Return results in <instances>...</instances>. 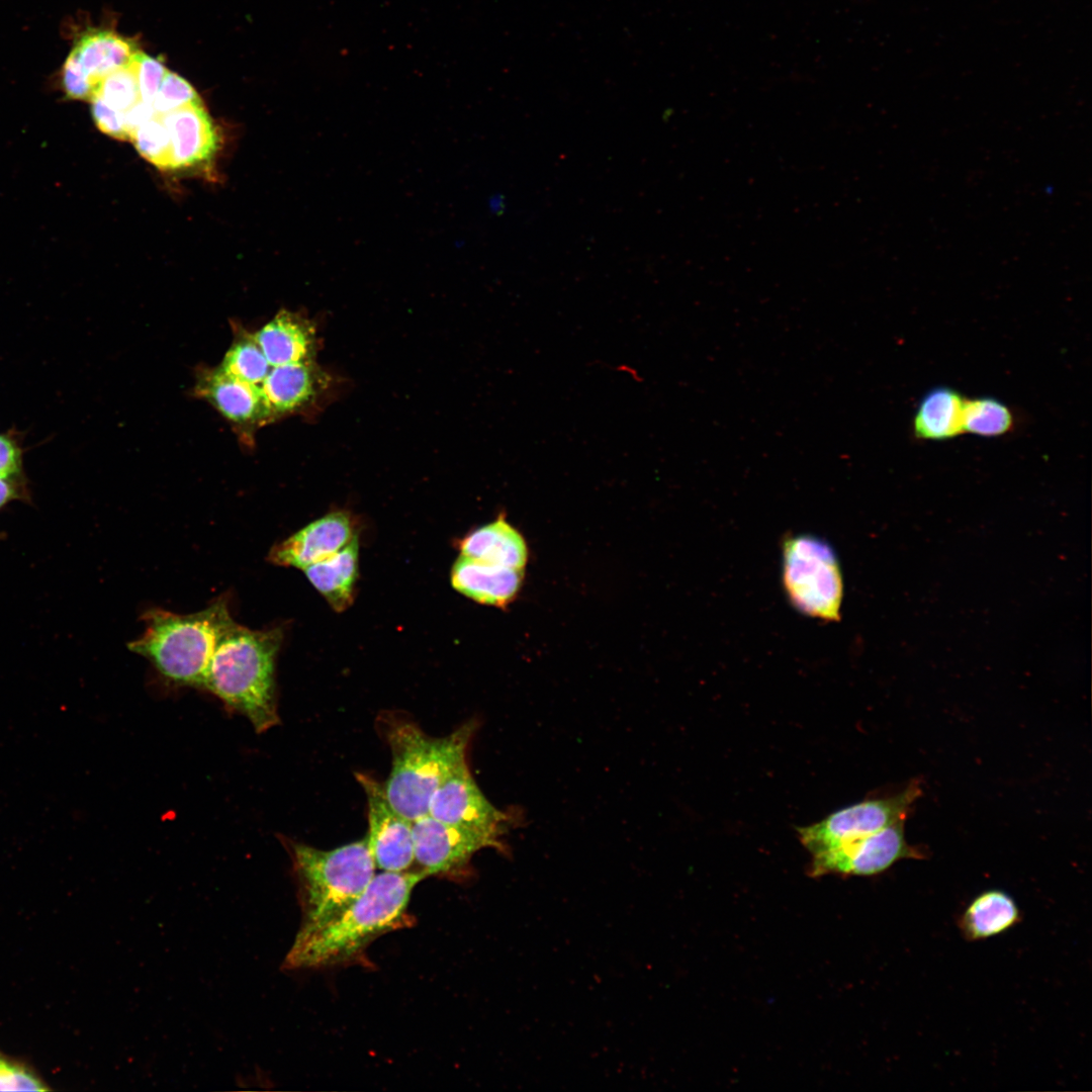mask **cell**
I'll return each instance as SVG.
<instances>
[{
    "mask_svg": "<svg viewBox=\"0 0 1092 1092\" xmlns=\"http://www.w3.org/2000/svg\"><path fill=\"white\" fill-rule=\"evenodd\" d=\"M427 878L420 871L381 872L346 909L318 928L297 934L285 970L348 965L377 937L413 925L407 908L415 887Z\"/></svg>",
    "mask_w": 1092,
    "mask_h": 1092,
    "instance_id": "cell-1",
    "label": "cell"
},
{
    "mask_svg": "<svg viewBox=\"0 0 1092 1092\" xmlns=\"http://www.w3.org/2000/svg\"><path fill=\"white\" fill-rule=\"evenodd\" d=\"M379 728L392 756L391 770L383 784L389 805L411 821L427 815L432 796L460 765L476 730L466 722L450 734L435 737L415 722L393 714L380 716Z\"/></svg>",
    "mask_w": 1092,
    "mask_h": 1092,
    "instance_id": "cell-2",
    "label": "cell"
},
{
    "mask_svg": "<svg viewBox=\"0 0 1092 1092\" xmlns=\"http://www.w3.org/2000/svg\"><path fill=\"white\" fill-rule=\"evenodd\" d=\"M282 638L280 628L253 630L235 622L220 638L201 686L246 716L259 733L279 720L275 662Z\"/></svg>",
    "mask_w": 1092,
    "mask_h": 1092,
    "instance_id": "cell-3",
    "label": "cell"
},
{
    "mask_svg": "<svg viewBox=\"0 0 1092 1092\" xmlns=\"http://www.w3.org/2000/svg\"><path fill=\"white\" fill-rule=\"evenodd\" d=\"M144 622V632L128 648L150 660L165 678L197 688L220 638L235 623L225 598L187 615L151 609Z\"/></svg>",
    "mask_w": 1092,
    "mask_h": 1092,
    "instance_id": "cell-4",
    "label": "cell"
},
{
    "mask_svg": "<svg viewBox=\"0 0 1092 1092\" xmlns=\"http://www.w3.org/2000/svg\"><path fill=\"white\" fill-rule=\"evenodd\" d=\"M290 849L302 914L297 934L312 931L341 913L376 875L366 837L330 850L296 842L290 843Z\"/></svg>",
    "mask_w": 1092,
    "mask_h": 1092,
    "instance_id": "cell-5",
    "label": "cell"
},
{
    "mask_svg": "<svg viewBox=\"0 0 1092 1092\" xmlns=\"http://www.w3.org/2000/svg\"><path fill=\"white\" fill-rule=\"evenodd\" d=\"M782 582L786 597L799 613L824 622L839 621L842 572L834 549L824 539L812 534L784 539Z\"/></svg>",
    "mask_w": 1092,
    "mask_h": 1092,
    "instance_id": "cell-6",
    "label": "cell"
},
{
    "mask_svg": "<svg viewBox=\"0 0 1092 1092\" xmlns=\"http://www.w3.org/2000/svg\"><path fill=\"white\" fill-rule=\"evenodd\" d=\"M428 814L486 840L505 852L504 836L517 816L493 806L474 781L467 762L455 769L435 791Z\"/></svg>",
    "mask_w": 1092,
    "mask_h": 1092,
    "instance_id": "cell-7",
    "label": "cell"
},
{
    "mask_svg": "<svg viewBox=\"0 0 1092 1092\" xmlns=\"http://www.w3.org/2000/svg\"><path fill=\"white\" fill-rule=\"evenodd\" d=\"M920 794L919 785L911 784L895 796L861 801L816 823L797 827V834L811 855L821 853L906 819Z\"/></svg>",
    "mask_w": 1092,
    "mask_h": 1092,
    "instance_id": "cell-8",
    "label": "cell"
},
{
    "mask_svg": "<svg viewBox=\"0 0 1092 1092\" xmlns=\"http://www.w3.org/2000/svg\"><path fill=\"white\" fill-rule=\"evenodd\" d=\"M904 821L812 855L810 876L868 877L885 872L902 858H921L922 854L905 840Z\"/></svg>",
    "mask_w": 1092,
    "mask_h": 1092,
    "instance_id": "cell-9",
    "label": "cell"
},
{
    "mask_svg": "<svg viewBox=\"0 0 1092 1092\" xmlns=\"http://www.w3.org/2000/svg\"><path fill=\"white\" fill-rule=\"evenodd\" d=\"M138 52L132 40L115 32L94 30L84 33L63 66L62 84L66 96L91 101L101 81L128 66Z\"/></svg>",
    "mask_w": 1092,
    "mask_h": 1092,
    "instance_id": "cell-10",
    "label": "cell"
},
{
    "mask_svg": "<svg viewBox=\"0 0 1092 1092\" xmlns=\"http://www.w3.org/2000/svg\"><path fill=\"white\" fill-rule=\"evenodd\" d=\"M367 800L368 834L365 836L376 868L381 872H404L415 862L413 821L387 802L383 784L356 774Z\"/></svg>",
    "mask_w": 1092,
    "mask_h": 1092,
    "instance_id": "cell-11",
    "label": "cell"
},
{
    "mask_svg": "<svg viewBox=\"0 0 1092 1092\" xmlns=\"http://www.w3.org/2000/svg\"><path fill=\"white\" fill-rule=\"evenodd\" d=\"M415 862L428 876L462 877L473 855L491 848L483 838L443 823L429 814L413 821Z\"/></svg>",
    "mask_w": 1092,
    "mask_h": 1092,
    "instance_id": "cell-12",
    "label": "cell"
},
{
    "mask_svg": "<svg viewBox=\"0 0 1092 1092\" xmlns=\"http://www.w3.org/2000/svg\"><path fill=\"white\" fill-rule=\"evenodd\" d=\"M358 537L347 511H333L272 547L268 560L276 565L304 569L337 553Z\"/></svg>",
    "mask_w": 1092,
    "mask_h": 1092,
    "instance_id": "cell-13",
    "label": "cell"
},
{
    "mask_svg": "<svg viewBox=\"0 0 1092 1092\" xmlns=\"http://www.w3.org/2000/svg\"><path fill=\"white\" fill-rule=\"evenodd\" d=\"M195 391L243 434L275 420L261 385L240 380L219 367L202 370Z\"/></svg>",
    "mask_w": 1092,
    "mask_h": 1092,
    "instance_id": "cell-14",
    "label": "cell"
},
{
    "mask_svg": "<svg viewBox=\"0 0 1092 1092\" xmlns=\"http://www.w3.org/2000/svg\"><path fill=\"white\" fill-rule=\"evenodd\" d=\"M330 383L331 377L313 360L272 367L261 387L276 419L315 404Z\"/></svg>",
    "mask_w": 1092,
    "mask_h": 1092,
    "instance_id": "cell-15",
    "label": "cell"
},
{
    "mask_svg": "<svg viewBox=\"0 0 1092 1092\" xmlns=\"http://www.w3.org/2000/svg\"><path fill=\"white\" fill-rule=\"evenodd\" d=\"M160 116L171 141L173 170L201 166L212 159L219 136L202 101Z\"/></svg>",
    "mask_w": 1092,
    "mask_h": 1092,
    "instance_id": "cell-16",
    "label": "cell"
},
{
    "mask_svg": "<svg viewBox=\"0 0 1092 1092\" xmlns=\"http://www.w3.org/2000/svg\"><path fill=\"white\" fill-rule=\"evenodd\" d=\"M255 337L272 367L313 361L316 355L315 327L297 312L280 310Z\"/></svg>",
    "mask_w": 1092,
    "mask_h": 1092,
    "instance_id": "cell-17",
    "label": "cell"
},
{
    "mask_svg": "<svg viewBox=\"0 0 1092 1092\" xmlns=\"http://www.w3.org/2000/svg\"><path fill=\"white\" fill-rule=\"evenodd\" d=\"M524 572L460 555L452 567L451 583L457 592L477 603L505 607L517 598Z\"/></svg>",
    "mask_w": 1092,
    "mask_h": 1092,
    "instance_id": "cell-18",
    "label": "cell"
},
{
    "mask_svg": "<svg viewBox=\"0 0 1092 1092\" xmlns=\"http://www.w3.org/2000/svg\"><path fill=\"white\" fill-rule=\"evenodd\" d=\"M462 556L500 567L525 570L529 549L524 536L499 515L458 542Z\"/></svg>",
    "mask_w": 1092,
    "mask_h": 1092,
    "instance_id": "cell-19",
    "label": "cell"
},
{
    "mask_svg": "<svg viewBox=\"0 0 1092 1092\" xmlns=\"http://www.w3.org/2000/svg\"><path fill=\"white\" fill-rule=\"evenodd\" d=\"M1021 920V911L1007 892L991 889L977 895L964 909L958 925L963 937L979 941L1000 935Z\"/></svg>",
    "mask_w": 1092,
    "mask_h": 1092,
    "instance_id": "cell-20",
    "label": "cell"
},
{
    "mask_svg": "<svg viewBox=\"0 0 1092 1092\" xmlns=\"http://www.w3.org/2000/svg\"><path fill=\"white\" fill-rule=\"evenodd\" d=\"M359 540L354 538L337 553L304 569L305 576L337 612L348 609L356 594Z\"/></svg>",
    "mask_w": 1092,
    "mask_h": 1092,
    "instance_id": "cell-21",
    "label": "cell"
},
{
    "mask_svg": "<svg viewBox=\"0 0 1092 1092\" xmlns=\"http://www.w3.org/2000/svg\"><path fill=\"white\" fill-rule=\"evenodd\" d=\"M965 400L958 390L947 386L930 389L922 397L914 415L915 437L921 440L945 441L963 434Z\"/></svg>",
    "mask_w": 1092,
    "mask_h": 1092,
    "instance_id": "cell-22",
    "label": "cell"
},
{
    "mask_svg": "<svg viewBox=\"0 0 1092 1092\" xmlns=\"http://www.w3.org/2000/svg\"><path fill=\"white\" fill-rule=\"evenodd\" d=\"M225 373L249 383L261 385L272 366L256 340L255 334L239 330L218 366Z\"/></svg>",
    "mask_w": 1092,
    "mask_h": 1092,
    "instance_id": "cell-23",
    "label": "cell"
},
{
    "mask_svg": "<svg viewBox=\"0 0 1092 1092\" xmlns=\"http://www.w3.org/2000/svg\"><path fill=\"white\" fill-rule=\"evenodd\" d=\"M1013 424L1011 410L995 397L982 396L965 400L964 433L981 437H999L1011 431Z\"/></svg>",
    "mask_w": 1092,
    "mask_h": 1092,
    "instance_id": "cell-24",
    "label": "cell"
},
{
    "mask_svg": "<svg viewBox=\"0 0 1092 1092\" xmlns=\"http://www.w3.org/2000/svg\"><path fill=\"white\" fill-rule=\"evenodd\" d=\"M129 141L148 162L161 170H173L169 132L159 114L134 129Z\"/></svg>",
    "mask_w": 1092,
    "mask_h": 1092,
    "instance_id": "cell-25",
    "label": "cell"
},
{
    "mask_svg": "<svg viewBox=\"0 0 1092 1092\" xmlns=\"http://www.w3.org/2000/svg\"><path fill=\"white\" fill-rule=\"evenodd\" d=\"M94 97H99L108 106L121 112L136 104L141 96L132 62L107 75L101 81Z\"/></svg>",
    "mask_w": 1092,
    "mask_h": 1092,
    "instance_id": "cell-26",
    "label": "cell"
},
{
    "mask_svg": "<svg viewBox=\"0 0 1092 1092\" xmlns=\"http://www.w3.org/2000/svg\"><path fill=\"white\" fill-rule=\"evenodd\" d=\"M199 101V95L187 80L168 71L152 105L157 114L163 115Z\"/></svg>",
    "mask_w": 1092,
    "mask_h": 1092,
    "instance_id": "cell-27",
    "label": "cell"
},
{
    "mask_svg": "<svg viewBox=\"0 0 1092 1092\" xmlns=\"http://www.w3.org/2000/svg\"><path fill=\"white\" fill-rule=\"evenodd\" d=\"M132 66L141 100L152 104L168 70L161 59L151 57L141 51L134 56Z\"/></svg>",
    "mask_w": 1092,
    "mask_h": 1092,
    "instance_id": "cell-28",
    "label": "cell"
},
{
    "mask_svg": "<svg viewBox=\"0 0 1092 1092\" xmlns=\"http://www.w3.org/2000/svg\"><path fill=\"white\" fill-rule=\"evenodd\" d=\"M46 1083L24 1064L0 1054V1091H47Z\"/></svg>",
    "mask_w": 1092,
    "mask_h": 1092,
    "instance_id": "cell-29",
    "label": "cell"
},
{
    "mask_svg": "<svg viewBox=\"0 0 1092 1092\" xmlns=\"http://www.w3.org/2000/svg\"><path fill=\"white\" fill-rule=\"evenodd\" d=\"M90 102L93 119L102 132L120 141L129 140L123 112L108 106L99 97Z\"/></svg>",
    "mask_w": 1092,
    "mask_h": 1092,
    "instance_id": "cell-30",
    "label": "cell"
},
{
    "mask_svg": "<svg viewBox=\"0 0 1092 1092\" xmlns=\"http://www.w3.org/2000/svg\"><path fill=\"white\" fill-rule=\"evenodd\" d=\"M0 474L22 476V451L16 439L0 434Z\"/></svg>",
    "mask_w": 1092,
    "mask_h": 1092,
    "instance_id": "cell-31",
    "label": "cell"
},
{
    "mask_svg": "<svg viewBox=\"0 0 1092 1092\" xmlns=\"http://www.w3.org/2000/svg\"><path fill=\"white\" fill-rule=\"evenodd\" d=\"M27 495L22 476L0 474V510L15 499H25Z\"/></svg>",
    "mask_w": 1092,
    "mask_h": 1092,
    "instance_id": "cell-32",
    "label": "cell"
},
{
    "mask_svg": "<svg viewBox=\"0 0 1092 1092\" xmlns=\"http://www.w3.org/2000/svg\"><path fill=\"white\" fill-rule=\"evenodd\" d=\"M156 111L152 104H148L140 100L132 107L123 112L124 122L130 136L131 132L140 125L147 122L156 115ZM129 141V140H128Z\"/></svg>",
    "mask_w": 1092,
    "mask_h": 1092,
    "instance_id": "cell-33",
    "label": "cell"
}]
</instances>
